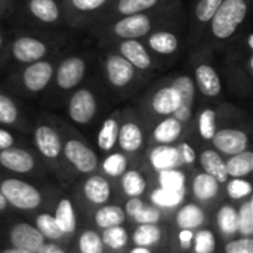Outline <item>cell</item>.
I'll return each instance as SVG.
<instances>
[{
    "instance_id": "cell-24",
    "label": "cell",
    "mask_w": 253,
    "mask_h": 253,
    "mask_svg": "<svg viewBox=\"0 0 253 253\" xmlns=\"http://www.w3.org/2000/svg\"><path fill=\"white\" fill-rule=\"evenodd\" d=\"M185 125L173 116L162 117L153 127L151 138L156 145H175L184 135Z\"/></svg>"
},
{
    "instance_id": "cell-43",
    "label": "cell",
    "mask_w": 253,
    "mask_h": 253,
    "mask_svg": "<svg viewBox=\"0 0 253 253\" xmlns=\"http://www.w3.org/2000/svg\"><path fill=\"white\" fill-rule=\"evenodd\" d=\"M101 240L104 243V248H108L111 251H122L129 242V234L123 225L110 227L102 231Z\"/></svg>"
},
{
    "instance_id": "cell-44",
    "label": "cell",
    "mask_w": 253,
    "mask_h": 253,
    "mask_svg": "<svg viewBox=\"0 0 253 253\" xmlns=\"http://www.w3.org/2000/svg\"><path fill=\"white\" fill-rule=\"evenodd\" d=\"M34 227L40 231V234L44 239H49L52 242L53 240H59L64 236L62 231L59 230L53 215H50V213H40V215H37Z\"/></svg>"
},
{
    "instance_id": "cell-54",
    "label": "cell",
    "mask_w": 253,
    "mask_h": 253,
    "mask_svg": "<svg viewBox=\"0 0 253 253\" xmlns=\"http://www.w3.org/2000/svg\"><path fill=\"white\" fill-rule=\"evenodd\" d=\"M142 200H141V197H129V200L126 202V205H125V213H126V216H133L135 215V212L142 206Z\"/></svg>"
},
{
    "instance_id": "cell-6",
    "label": "cell",
    "mask_w": 253,
    "mask_h": 253,
    "mask_svg": "<svg viewBox=\"0 0 253 253\" xmlns=\"http://www.w3.org/2000/svg\"><path fill=\"white\" fill-rule=\"evenodd\" d=\"M104 77L111 90L116 93H126L136 87L141 79L145 76L139 73L127 59L113 49H107L102 59Z\"/></svg>"
},
{
    "instance_id": "cell-11",
    "label": "cell",
    "mask_w": 253,
    "mask_h": 253,
    "mask_svg": "<svg viewBox=\"0 0 253 253\" xmlns=\"http://www.w3.org/2000/svg\"><path fill=\"white\" fill-rule=\"evenodd\" d=\"M99 110L96 92L89 86H79L67 98V116L79 126L92 123Z\"/></svg>"
},
{
    "instance_id": "cell-50",
    "label": "cell",
    "mask_w": 253,
    "mask_h": 253,
    "mask_svg": "<svg viewBox=\"0 0 253 253\" xmlns=\"http://www.w3.org/2000/svg\"><path fill=\"white\" fill-rule=\"evenodd\" d=\"M225 253H253V240L252 237H240L236 240L228 242L224 246Z\"/></svg>"
},
{
    "instance_id": "cell-39",
    "label": "cell",
    "mask_w": 253,
    "mask_h": 253,
    "mask_svg": "<svg viewBox=\"0 0 253 253\" xmlns=\"http://www.w3.org/2000/svg\"><path fill=\"white\" fill-rule=\"evenodd\" d=\"M21 119L22 114L16 101L6 92L0 90V125L16 126Z\"/></svg>"
},
{
    "instance_id": "cell-57",
    "label": "cell",
    "mask_w": 253,
    "mask_h": 253,
    "mask_svg": "<svg viewBox=\"0 0 253 253\" xmlns=\"http://www.w3.org/2000/svg\"><path fill=\"white\" fill-rule=\"evenodd\" d=\"M243 49L246 52H253V33L251 30L245 34V47Z\"/></svg>"
},
{
    "instance_id": "cell-14",
    "label": "cell",
    "mask_w": 253,
    "mask_h": 253,
    "mask_svg": "<svg viewBox=\"0 0 253 253\" xmlns=\"http://www.w3.org/2000/svg\"><path fill=\"white\" fill-rule=\"evenodd\" d=\"M221 3L222 0H196V4L193 6L187 19L185 43L188 47L193 49L200 43L209 21L212 19Z\"/></svg>"
},
{
    "instance_id": "cell-51",
    "label": "cell",
    "mask_w": 253,
    "mask_h": 253,
    "mask_svg": "<svg viewBox=\"0 0 253 253\" xmlns=\"http://www.w3.org/2000/svg\"><path fill=\"white\" fill-rule=\"evenodd\" d=\"M178 147V151L181 154V160H182V165H187V166H191L197 162V153L194 150V147L188 142V141H181L176 144Z\"/></svg>"
},
{
    "instance_id": "cell-2",
    "label": "cell",
    "mask_w": 253,
    "mask_h": 253,
    "mask_svg": "<svg viewBox=\"0 0 253 253\" xmlns=\"http://www.w3.org/2000/svg\"><path fill=\"white\" fill-rule=\"evenodd\" d=\"M251 0H222L212 19L209 21L199 44L212 50L231 42L249 15Z\"/></svg>"
},
{
    "instance_id": "cell-30",
    "label": "cell",
    "mask_w": 253,
    "mask_h": 253,
    "mask_svg": "<svg viewBox=\"0 0 253 253\" xmlns=\"http://www.w3.org/2000/svg\"><path fill=\"white\" fill-rule=\"evenodd\" d=\"M176 225L179 230H199L206 222V212L194 203H187L176 212Z\"/></svg>"
},
{
    "instance_id": "cell-42",
    "label": "cell",
    "mask_w": 253,
    "mask_h": 253,
    "mask_svg": "<svg viewBox=\"0 0 253 253\" xmlns=\"http://www.w3.org/2000/svg\"><path fill=\"white\" fill-rule=\"evenodd\" d=\"M127 157L122 151H111L101 163V168L105 175L111 178H120L126 170H127Z\"/></svg>"
},
{
    "instance_id": "cell-34",
    "label": "cell",
    "mask_w": 253,
    "mask_h": 253,
    "mask_svg": "<svg viewBox=\"0 0 253 253\" xmlns=\"http://www.w3.org/2000/svg\"><path fill=\"white\" fill-rule=\"evenodd\" d=\"M93 219L98 228L105 230L110 227L123 225V222L126 221V213L125 209L119 205H102V208L95 212Z\"/></svg>"
},
{
    "instance_id": "cell-19",
    "label": "cell",
    "mask_w": 253,
    "mask_h": 253,
    "mask_svg": "<svg viewBox=\"0 0 253 253\" xmlns=\"http://www.w3.org/2000/svg\"><path fill=\"white\" fill-rule=\"evenodd\" d=\"M172 1H175V0H113L93 27L107 24V22L117 19L120 16L148 12V10L157 9L160 6H165V4L172 3Z\"/></svg>"
},
{
    "instance_id": "cell-27",
    "label": "cell",
    "mask_w": 253,
    "mask_h": 253,
    "mask_svg": "<svg viewBox=\"0 0 253 253\" xmlns=\"http://www.w3.org/2000/svg\"><path fill=\"white\" fill-rule=\"evenodd\" d=\"M197 160H199L203 172L213 176L219 184H225L230 179V176L227 173L225 160L216 150H213V148L203 150L200 153V156L197 157Z\"/></svg>"
},
{
    "instance_id": "cell-56",
    "label": "cell",
    "mask_w": 253,
    "mask_h": 253,
    "mask_svg": "<svg viewBox=\"0 0 253 253\" xmlns=\"http://www.w3.org/2000/svg\"><path fill=\"white\" fill-rule=\"evenodd\" d=\"M13 6V0H0V18L10 13Z\"/></svg>"
},
{
    "instance_id": "cell-17",
    "label": "cell",
    "mask_w": 253,
    "mask_h": 253,
    "mask_svg": "<svg viewBox=\"0 0 253 253\" xmlns=\"http://www.w3.org/2000/svg\"><path fill=\"white\" fill-rule=\"evenodd\" d=\"M62 153L67 162L80 173H92L99 165L96 153L79 138H67L62 142Z\"/></svg>"
},
{
    "instance_id": "cell-59",
    "label": "cell",
    "mask_w": 253,
    "mask_h": 253,
    "mask_svg": "<svg viewBox=\"0 0 253 253\" xmlns=\"http://www.w3.org/2000/svg\"><path fill=\"white\" fill-rule=\"evenodd\" d=\"M4 44H6V34H4L3 30L0 28V52L4 50Z\"/></svg>"
},
{
    "instance_id": "cell-36",
    "label": "cell",
    "mask_w": 253,
    "mask_h": 253,
    "mask_svg": "<svg viewBox=\"0 0 253 253\" xmlns=\"http://www.w3.org/2000/svg\"><path fill=\"white\" fill-rule=\"evenodd\" d=\"M163 231L157 224H139L138 228L133 231L132 242L135 246L142 248H153L162 242Z\"/></svg>"
},
{
    "instance_id": "cell-61",
    "label": "cell",
    "mask_w": 253,
    "mask_h": 253,
    "mask_svg": "<svg viewBox=\"0 0 253 253\" xmlns=\"http://www.w3.org/2000/svg\"><path fill=\"white\" fill-rule=\"evenodd\" d=\"M6 208H7V202H6L4 196L1 194V191H0V211H4Z\"/></svg>"
},
{
    "instance_id": "cell-18",
    "label": "cell",
    "mask_w": 253,
    "mask_h": 253,
    "mask_svg": "<svg viewBox=\"0 0 253 253\" xmlns=\"http://www.w3.org/2000/svg\"><path fill=\"white\" fill-rule=\"evenodd\" d=\"M170 83L175 86V89L181 95V107L175 111L173 117H176L179 122L184 125H188L193 122L194 117V110H196V102L199 98V92L196 87V83L188 73H179L172 77H169Z\"/></svg>"
},
{
    "instance_id": "cell-15",
    "label": "cell",
    "mask_w": 253,
    "mask_h": 253,
    "mask_svg": "<svg viewBox=\"0 0 253 253\" xmlns=\"http://www.w3.org/2000/svg\"><path fill=\"white\" fill-rule=\"evenodd\" d=\"M22 9L25 16L37 25L49 28L65 25L61 0H24Z\"/></svg>"
},
{
    "instance_id": "cell-26",
    "label": "cell",
    "mask_w": 253,
    "mask_h": 253,
    "mask_svg": "<svg viewBox=\"0 0 253 253\" xmlns=\"http://www.w3.org/2000/svg\"><path fill=\"white\" fill-rule=\"evenodd\" d=\"M148 162L151 168L157 172L168 169H179L182 166L181 154L175 145H154L150 150Z\"/></svg>"
},
{
    "instance_id": "cell-55",
    "label": "cell",
    "mask_w": 253,
    "mask_h": 253,
    "mask_svg": "<svg viewBox=\"0 0 253 253\" xmlns=\"http://www.w3.org/2000/svg\"><path fill=\"white\" fill-rule=\"evenodd\" d=\"M37 253H65L62 248H59L56 243H44Z\"/></svg>"
},
{
    "instance_id": "cell-45",
    "label": "cell",
    "mask_w": 253,
    "mask_h": 253,
    "mask_svg": "<svg viewBox=\"0 0 253 253\" xmlns=\"http://www.w3.org/2000/svg\"><path fill=\"white\" fill-rule=\"evenodd\" d=\"M194 253H213L216 249V236L209 228H199L193 237Z\"/></svg>"
},
{
    "instance_id": "cell-33",
    "label": "cell",
    "mask_w": 253,
    "mask_h": 253,
    "mask_svg": "<svg viewBox=\"0 0 253 253\" xmlns=\"http://www.w3.org/2000/svg\"><path fill=\"white\" fill-rule=\"evenodd\" d=\"M225 166L230 178H246L253 172V153L248 148L239 154L230 156L225 160Z\"/></svg>"
},
{
    "instance_id": "cell-16",
    "label": "cell",
    "mask_w": 253,
    "mask_h": 253,
    "mask_svg": "<svg viewBox=\"0 0 253 253\" xmlns=\"http://www.w3.org/2000/svg\"><path fill=\"white\" fill-rule=\"evenodd\" d=\"M108 47L120 53L142 74L153 73L159 67V59L151 55L142 40H120L107 46V49Z\"/></svg>"
},
{
    "instance_id": "cell-48",
    "label": "cell",
    "mask_w": 253,
    "mask_h": 253,
    "mask_svg": "<svg viewBox=\"0 0 253 253\" xmlns=\"http://www.w3.org/2000/svg\"><path fill=\"white\" fill-rule=\"evenodd\" d=\"M227 185V194L233 200H243L251 197L253 188L252 184L245 178H231L225 182Z\"/></svg>"
},
{
    "instance_id": "cell-5",
    "label": "cell",
    "mask_w": 253,
    "mask_h": 253,
    "mask_svg": "<svg viewBox=\"0 0 253 253\" xmlns=\"http://www.w3.org/2000/svg\"><path fill=\"white\" fill-rule=\"evenodd\" d=\"M222 83L228 84L237 96H248L252 90L253 52L237 49L225 58L224 67L219 68Z\"/></svg>"
},
{
    "instance_id": "cell-8",
    "label": "cell",
    "mask_w": 253,
    "mask_h": 253,
    "mask_svg": "<svg viewBox=\"0 0 253 253\" xmlns=\"http://www.w3.org/2000/svg\"><path fill=\"white\" fill-rule=\"evenodd\" d=\"M55 58H44L27 65L15 76V84L25 96H37L43 93L50 84L55 73Z\"/></svg>"
},
{
    "instance_id": "cell-32",
    "label": "cell",
    "mask_w": 253,
    "mask_h": 253,
    "mask_svg": "<svg viewBox=\"0 0 253 253\" xmlns=\"http://www.w3.org/2000/svg\"><path fill=\"white\" fill-rule=\"evenodd\" d=\"M191 190L199 202H211L219 194V182L213 176L202 172L194 176Z\"/></svg>"
},
{
    "instance_id": "cell-10",
    "label": "cell",
    "mask_w": 253,
    "mask_h": 253,
    "mask_svg": "<svg viewBox=\"0 0 253 253\" xmlns=\"http://www.w3.org/2000/svg\"><path fill=\"white\" fill-rule=\"evenodd\" d=\"M113 0H61L64 21L71 28L93 27Z\"/></svg>"
},
{
    "instance_id": "cell-28",
    "label": "cell",
    "mask_w": 253,
    "mask_h": 253,
    "mask_svg": "<svg viewBox=\"0 0 253 253\" xmlns=\"http://www.w3.org/2000/svg\"><path fill=\"white\" fill-rule=\"evenodd\" d=\"M120 125V111H114L102 123L96 133V145L104 153H111L117 145Z\"/></svg>"
},
{
    "instance_id": "cell-9",
    "label": "cell",
    "mask_w": 253,
    "mask_h": 253,
    "mask_svg": "<svg viewBox=\"0 0 253 253\" xmlns=\"http://www.w3.org/2000/svg\"><path fill=\"white\" fill-rule=\"evenodd\" d=\"M55 49L56 44L53 43V40L28 33L15 36L7 46L12 61L21 65L49 58Z\"/></svg>"
},
{
    "instance_id": "cell-38",
    "label": "cell",
    "mask_w": 253,
    "mask_h": 253,
    "mask_svg": "<svg viewBox=\"0 0 253 253\" xmlns=\"http://www.w3.org/2000/svg\"><path fill=\"white\" fill-rule=\"evenodd\" d=\"M185 194L176 193V191H170L162 187H157L151 191L150 194V202L151 205H154L156 208L162 209H175L179 208L184 203Z\"/></svg>"
},
{
    "instance_id": "cell-23",
    "label": "cell",
    "mask_w": 253,
    "mask_h": 253,
    "mask_svg": "<svg viewBox=\"0 0 253 253\" xmlns=\"http://www.w3.org/2000/svg\"><path fill=\"white\" fill-rule=\"evenodd\" d=\"M12 248H18L27 252L37 253L39 249L46 243V239L40 234V231L27 222H19L12 227L9 234Z\"/></svg>"
},
{
    "instance_id": "cell-13",
    "label": "cell",
    "mask_w": 253,
    "mask_h": 253,
    "mask_svg": "<svg viewBox=\"0 0 253 253\" xmlns=\"http://www.w3.org/2000/svg\"><path fill=\"white\" fill-rule=\"evenodd\" d=\"M147 102V108L157 117H168V116H173L175 111L181 107L182 101H181V95L179 92L175 89V86L170 83L169 77L166 79V82L156 84L148 95L144 96V99Z\"/></svg>"
},
{
    "instance_id": "cell-52",
    "label": "cell",
    "mask_w": 253,
    "mask_h": 253,
    "mask_svg": "<svg viewBox=\"0 0 253 253\" xmlns=\"http://www.w3.org/2000/svg\"><path fill=\"white\" fill-rule=\"evenodd\" d=\"M15 147V136L6 127H0V151Z\"/></svg>"
},
{
    "instance_id": "cell-22",
    "label": "cell",
    "mask_w": 253,
    "mask_h": 253,
    "mask_svg": "<svg viewBox=\"0 0 253 253\" xmlns=\"http://www.w3.org/2000/svg\"><path fill=\"white\" fill-rule=\"evenodd\" d=\"M37 151L49 160H56L62 154V138L59 132L49 123H39L33 133Z\"/></svg>"
},
{
    "instance_id": "cell-37",
    "label": "cell",
    "mask_w": 253,
    "mask_h": 253,
    "mask_svg": "<svg viewBox=\"0 0 253 253\" xmlns=\"http://www.w3.org/2000/svg\"><path fill=\"white\" fill-rule=\"evenodd\" d=\"M122 190L129 197H139L147 190V179L145 176L136 169H127L120 176Z\"/></svg>"
},
{
    "instance_id": "cell-1",
    "label": "cell",
    "mask_w": 253,
    "mask_h": 253,
    "mask_svg": "<svg viewBox=\"0 0 253 253\" xmlns=\"http://www.w3.org/2000/svg\"><path fill=\"white\" fill-rule=\"evenodd\" d=\"M179 19H185L182 0H175L148 12L120 16L107 24L93 27L92 31L107 47L120 40H144L153 30Z\"/></svg>"
},
{
    "instance_id": "cell-46",
    "label": "cell",
    "mask_w": 253,
    "mask_h": 253,
    "mask_svg": "<svg viewBox=\"0 0 253 253\" xmlns=\"http://www.w3.org/2000/svg\"><path fill=\"white\" fill-rule=\"evenodd\" d=\"M239 216V233L243 237H252L253 234V200L248 197L245 203H242L240 209H237Z\"/></svg>"
},
{
    "instance_id": "cell-25",
    "label": "cell",
    "mask_w": 253,
    "mask_h": 253,
    "mask_svg": "<svg viewBox=\"0 0 253 253\" xmlns=\"http://www.w3.org/2000/svg\"><path fill=\"white\" fill-rule=\"evenodd\" d=\"M0 166L16 173H28L34 169L33 154L19 147H10L0 151Z\"/></svg>"
},
{
    "instance_id": "cell-29",
    "label": "cell",
    "mask_w": 253,
    "mask_h": 253,
    "mask_svg": "<svg viewBox=\"0 0 253 253\" xmlns=\"http://www.w3.org/2000/svg\"><path fill=\"white\" fill-rule=\"evenodd\" d=\"M83 193L92 205L102 206L111 197V185L104 176L90 175L83 184Z\"/></svg>"
},
{
    "instance_id": "cell-31",
    "label": "cell",
    "mask_w": 253,
    "mask_h": 253,
    "mask_svg": "<svg viewBox=\"0 0 253 253\" xmlns=\"http://www.w3.org/2000/svg\"><path fill=\"white\" fill-rule=\"evenodd\" d=\"M197 132L203 141H211L219 129V111L215 107H203L196 119Z\"/></svg>"
},
{
    "instance_id": "cell-3",
    "label": "cell",
    "mask_w": 253,
    "mask_h": 253,
    "mask_svg": "<svg viewBox=\"0 0 253 253\" xmlns=\"http://www.w3.org/2000/svg\"><path fill=\"white\" fill-rule=\"evenodd\" d=\"M190 62L191 77L196 83L199 96L206 101H216L222 98L224 83L219 67L213 58V50L203 44H197L193 47Z\"/></svg>"
},
{
    "instance_id": "cell-49",
    "label": "cell",
    "mask_w": 253,
    "mask_h": 253,
    "mask_svg": "<svg viewBox=\"0 0 253 253\" xmlns=\"http://www.w3.org/2000/svg\"><path fill=\"white\" fill-rule=\"evenodd\" d=\"M160 218H162V211L154 205H145V203H142V206L132 216V219L138 224H157Z\"/></svg>"
},
{
    "instance_id": "cell-21",
    "label": "cell",
    "mask_w": 253,
    "mask_h": 253,
    "mask_svg": "<svg viewBox=\"0 0 253 253\" xmlns=\"http://www.w3.org/2000/svg\"><path fill=\"white\" fill-rule=\"evenodd\" d=\"M213 150L221 156H234L249 148L251 139L246 130L239 127H219L211 139Z\"/></svg>"
},
{
    "instance_id": "cell-41",
    "label": "cell",
    "mask_w": 253,
    "mask_h": 253,
    "mask_svg": "<svg viewBox=\"0 0 253 253\" xmlns=\"http://www.w3.org/2000/svg\"><path fill=\"white\" fill-rule=\"evenodd\" d=\"M216 225L224 236H234L239 233L237 209L231 205H224L216 213Z\"/></svg>"
},
{
    "instance_id": "cell-58",
    "label": "cell",
    "mask_w": 253,
    "mask_h": 253,
    "mask_svg": "<svg viewBox=\"0 0 253 253\" xmlns=\"http://www.w3.org/2000/svg\"><path fill=\"white\" fill-rule=\"evenodd\" d=\"M129 253H153L150 248H142V246H135Z\"/></svg>"
},
{
    "instance_id": "cell-40",
    "label": "cell",
    "mask_w": 253,
    "mask_h": 253,
    "mask_svg": "<svg viewBox=\"0 0 253 253\" xmlns=\"http://www.w3.org/2000/svg\"><path fill=\"white\" fill-rule=\"evenodd\" d=\"M157 182H159V187H162V188L185 194L187 176H185V173L181 169L160 170L159 175H157Z\"/></svg>"
},
{
    "instance_id": "cell-4",
    "label": "cell",
    "mask_w": 253,
    "mask_h": 253,
    "mask_svg": "<svg viewBox=\"0 0 253 253\" xmlns=\"http://www.w3.org/2000/svg\"><path fill=\"white\" fill-rule=\"evenodd\" d=\"M187 19H179L153 30L142 42L156 59H173L184 49Z\"/></svg>"
},
{
    "instance_id": "cell-12",
    "label": "cell",
    "mask_w": 253,
    "mask_h": 253,
    "mask_svg": "<svg viewBox=\"0 0 253 253\" xmlns=\"http://www.w3.org/2000/svg\"><path fill=\"white\" fill-rule=\"evenodd\" d=\"M0 191L4 196L7 205L21 211H34L42 203L40 191L34 185L22 179H16V178L3 179L0 184Z\"/></svg>"
},
{
    "instance_id": "cell-53",
    "label": "cell",
    "mask_w": 253,
    "mask_h": 253,
    "mask_svg": "<svg viewBox=\"0 0 253 253\" xmlns=\"http://www.w3.org/2000/svg\"><path fill=\"white\" fill-rule=\"evenodd\" d=\"M193 237H194V231L193 230H179V233H178L179 246L182 249H190L191 245H193Z\"/></svg>"
},
{
    "instance_id": "cell-47",
    "label": "cell",
    "mask_w": 253,
    "mask_h": 253,
    "mask_svg": "<svg viewBox=\"0 0 253 253\" xmlns=\"http://www.w3.org/2000/svg\"><path fill=\"white\" fill-rule=\"evenodd\" d=\"M80 253H104V243L101 236L93 230H86L79 237Z\"/></svg>"
},
{
    "instance_id": "cell-35",
    "label": "cell",
    "mask_w": 253,
    "mask_h": 253,
    "mask_svg": "<svg viewBox=\"0 0 253 253\" xmlns=\"http://www.w3.org/2000/svg\"><path fill=\"white\" fill-rule=\"evenodd\" d=\"M62 234H73L77 227V216L70 199H61L53 215Z\"/></svg>"
},
{
    "instance_id": "cell-7",
    "label": "cell",
    "mask_w": 253,
    "mask_h": 253,
    "mask_svg": "<svg viewBox=\"0 0 253 253\" xmlns=\"http://www.w3.org/2000/svg\"><path fill=\"white\" fill-rule=\"evenodd\" d=\"M89 71V58L82 53L62 56L55 64L53 87L58 93L70 95L74 89L82 86Z\"/></svg>"
},
{
    "instance_id": "cell-60",
    "label": "cell",
    "mask_w": 253,
    "mask_h": 253,
    "mask_svg": "<svg viewBox=\"0 0 253 253\" xmlns=\"http://www.w3.org/2000/svg\"><path fill=\"white\" fill-rule=\"evenodd\" d=\"M1 253H31V252L22 251V249H18V248H9V249L3 251V252H1Z\"/></svg>"
},
{
    "instance_id": "cell-20",
    "label": "cell",
    "mask_w": 253,
    "mask_h": 253,
    "mask_svg": "<svg viewBox=\"0 0 253 253\" xmlns=\"http://www.w3.org/2000/svg\"><path fill=\"white\" fill-rule=\"evenodd\" d=\"M122 114V113H120ZM145 142L144 130L138 120L133 117V111L127 110L122 114L120 125H119V136L117 145L125 154H135L138 153Z\"/></svg>"
}]
</instances>
